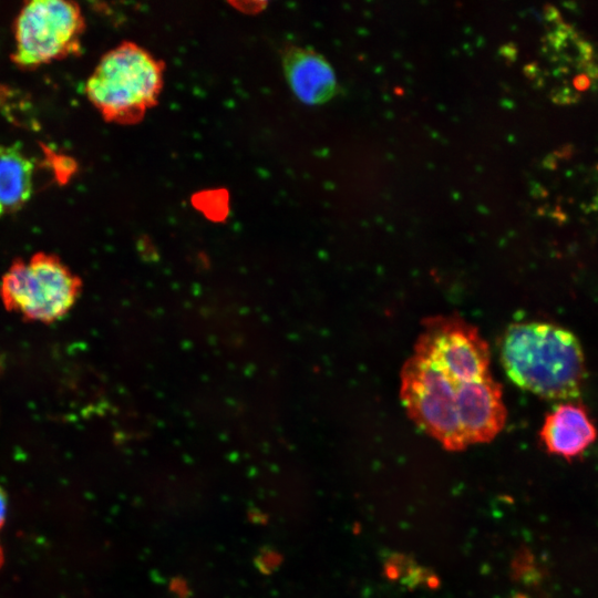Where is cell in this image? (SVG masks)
<instances>
[{
    "instance_id": "cell-7",
    "label": "cell",
    "mask_w": 598,
    "mask_h": 598,
    "mask_svg": "<svg viewBox=\"0 0 598 598\" xmlns=\"http://www.w3.org/2000/svg\"><path fill=\"white\" fill-rule=\"evenodd\" d=\"M458 417L467 445L488 442L501 432L506 411L501 386L491 375L462 383Z\"/></svg>"
},
{
    "instance_id": "cell-12",
    "label": "cell",
    "mask_w": 598,
    "mask_h": 598,
    "mask_svg": "<svg viewBox=\"0 0 598 598\" xmlns=\"http://www.w3.org/2000/svg\"><path fill=\"white\" fill-rule=\"evenodd\" d=\"M2 563H3V554H2V549L0 547V567L2 566Z\"/></svg>"
},
{
    "instance_id": "cell-8",
    "label": "cell",
    "mask_w": 598,
    "mask_h": 598,
    "mask_svg": "<svg viewBox=\"0 0 598 598\" xmlns=\"http://www.w3.org/2000/svg\"><path fill=\"white\" fill-rule=\"evenodd\" d=\"M285 78L302 103H326L337 93V80L328 61L308 48L287 47L282 53Z\"/></svg>"
},
{
    "instance_id": "cell-10",
    "label": "cell",
    "mask_w": 598,
    "mask_h": 598,
    "mask_svg": "<svg viewBox=\"0 0 598 598\" xmlns=\"http://www.w3.org/2000/svg\"><path fill=\"white\" fill-rule=\"evenodd\" d=\"M34 161L19 144L0 145V217L20 210L33 193Z\"/></svg>"
},
{
    "instance_id": "cell-6",
    "label": "cell",
    "mask_w": 598,
    "mask_h": 598,
    "mask_svg": "<svg viewBox=\"0 0 598 598\" xmlns=\"http://www.w3.org/2000/svg\"><path fill=\"white\" fill-rule=\"evenodd\" d=\"M414 354L457 382H471L489 374V350L478 330L458 317L427 319Z\"/></svg>"
},
{
    "instance_id": "cell-4",
    "label": "cell",
    "mask_w": 598,
    "mask_h": 598,
    "mask_svg": "<svg viewBox=\"0 0 598 598\" xmlns=\"http://www.w3.org/2000/svg\"><path fill=\"white\" fill-rule=\"evenodd\" d=\"M85 20L76 2L33 0L20 9L13 24L11 61L33 70L81 52Z\"/></svg>"
},
{
    "instance_id": "cell-1",
    "label": "cell",
    "mask_w": 598,
    "mask_h": 598,
    "mask_svg": "<svg viewBox=\"0 0 598 598\" xmlns=\"http://www.w3.org/2000/svg\"><path fill=\"white\" fill-rule=\"evenodd\" d=\"M501 358L515 384L544 399H575L585 384L581 344L573 332L557 324L511 326L503 338Z\"/></svg>"
},
{
    "instance_id": "cell-2",
    "label": "cell",
    "mask_w": 598,
    "mask_h": 598,
    "mask_svg": "<svg viewBox=\"0 0 598 598\" xmlns=\"http://www.w3.org/2000/svg\"><path fill=\"white\" fill-rule=\"evenodd\" d=\"M164 70L163 61L136 43L124 41L100 59L84 92L106 122L136 124L157 104Z\"/></svg>"
},
{
    "instance_id": "cell-3",
    "label": "cell",
    "mask_w": 598,
    "mask_h": 598,
    "mask_svg": "<svg viewBox=\"0 0 598 598\" xmlns=\"http://www.w3.org/2000/svg\"><path fill=\"white\" fill-rule=\"evenodd\" d=\"M81 279L55 255L37 252L16 259L1 278L7 310L29 321L50 323L64 317L81 292Z\"/></svg>"
},
{
    "instance_id": "cell-9",
    "label": "cell",
    "mask_w": 598,
    "mask_h": 598,
    "mask_svg": "<svg viewBox=\"0 0 598 598\" xmlns=\"http://www.w3.org/2000/svg\"><path fill=\"white\" fill-rule=\"evenodd\" d=\"M540 439L549 453L569 460L596 441L597 429L582 406L565 402L547 414Z\"/></svg>"
},
{
    "instance_id": "cell-5",
    "label": "cell",
    "mask_w": 598,
    "mask_h": 598,
    "mask_svg": "<svg viewBox=\"0 0 598 598\" xmlns=\"http://www.w3.org/2000/svg\"><path fill=\"white\" fill-rule=\"evenodd\" d=\"M464 382L442 373L413 354L401 372V398L411 419L445 448L467 446L458 417V394Z\"/></svg>"
},
{
    "instance_id": "cell-11",
    "label": "cell",
    "mask_w": 598,
    "mask_h": 598,
    "mask_svg": "<svg viewBox=\"0 0 598 598\" xmlns=\"http://www.w3.org/2000/svg\"><path fill=\"white\" fill-rule=\"evenodd\" d=\"M7 495L0 486V528L2 527L7 515Z\"/></svg>"
}]
</instances>
